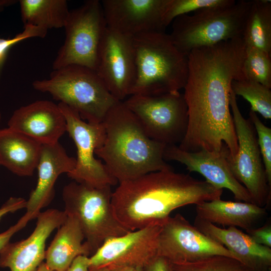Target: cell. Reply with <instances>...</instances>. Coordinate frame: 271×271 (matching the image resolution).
<instances>
[{
    "label": "cell",
    "instance_id": "cell-24",
    "mask_svg": "<svg viewBox=\"0 0 271 271\" xmlns=\"http://www.w3.org/2000/svg\"><path fill=\"white\" fill-rule=\"evenodd\" d=\"M22 21L45 30L64 28L69 14L66 0H20Z\"/></svg>",
    "mask_w": 271,
    "mask_h": 271
},
{
    "label": "cell",
    "instance_id": "cell-36",
    "mask_svg": "<svg viewBox=\"0 0 271 271\" xmlns=\"http://www.w3.org/2000/svg\"><path fill=\"white\" fill-rule=\"evenodd\" d=\"M89 257L81 255L76 257L64 271H90Z\"/></svg>",
    "mask_w": 271,
    "mask_h": 271
},
{
    "label": "cell",
    "instance_id": "cell-16",
    "mask_svg": "<svg viewBox=\"0 0 271 271\" xmlns=\"http://www.w3.org/2000/svg\"><path fill=\"white\" fill-rule=\"evenodd\" d=\"M229 151L225 145L219 152L201 150L190 152L178 146L167 145L164 153L166 161H174L186 166L190 172H196L205 177L207 182L216 188L229 190L238 201L252 203L247 189L232 173L227 161Z\"/></svg>",
    "mask_w": 271,
    "mask_h": 271
},
{
    "label": "cell",
    "instance_id": "cell-25",
    "mask_svg": "<svg viewBox=\"0 0 271 271\" xmlns=\"http://www.w3.org/2000/svg\"><path fill=\"white\" fill-rule=\"evenodd\" d=\"M242 39L246 47L270 54V1H252L244 24Z\"/></svg>",
    "mask_w": 271,
    "mask_h": 271
},
{
    "label": "cell",
    "instance_id": "cell-10",
    "mask_svg": "<svg viewBox=\"0 0 271 271\" xmlns=\"http://www.w3.org/2000/svg\"><path fill=\"white\" fill-rule=\"evenodd\" d=\"M229 104L232 110L238 142L234 157L229 152L227 161L236 179L248 191L252 203L261 207L268 206L271 192L260 154L256 133L249 119L242 116L237 105L236 96L231 89Z\"/></svg>",
    "mask_w": 271,
    "mask_h": 271
},
{
    "label": "cell",
    "instance_id": "cell-39",
    "mask_svg": "<svg viewBox=\"0 0 271 271\" xmlns=\"http://www.w3.org/2000/svg\"><path fill=\"white\" fill-rule=\"evenodd\" d=\"M35 271H53L46 264L43 262Z\"/></svg>",
    "mask_w": 271,
    "mask_h": 271
},
{
    "label": "cell",
    "instance_id": "cell-30",
    "mask_svg": "<svg viewBox=\"0 0 271 271\" xmlns=\"http://www.w3.org/2000/svg\"><path fill=\"white\" fill-rule=\"evenodd\" d=\"M249 115L257 134L258 144L267 182L271 187V129L261 122L256 112L250 110Z\"/></svg>",
    "mask_w": 271,
    "mask_h": 271
},
{
    "label": "cell",
    "instance_id": "cell-20",
    "mask_svg": "<svg viewBox=\"0 0 271 271\" xmlns=\"http://www.w3.org/2000/svg\"><path fill=\"white\" fill-rule=\"evenodd\" d=\"M200 231L225 247L251 271H269L271 248L255 242L247 233L236 227L220 228L195 218L194 225Z\"/></svg>",
    "mask_w": 271,
    "mask_h": 271
},
{
    "label": "cell",
    "instance_id": "cell-41",
    "mask_svg": "<svg viewBox=\"0 0 271 271\" xmlns=\"http://www.w3.org/2000/svg\"><path fill=\"white\" fill-rule=\"evenodd\" d=\"M0 119H1V113H0Z\"/></svg>",
    "mask_w": 271,
    "mask_h": 271
},
{
    "label": "cell",
    "instance_id": "cell-17",
    "mask_svg": "<svg viewBox=\"0 0 271 271\" xmlns=\"http://www.w3.org/2000/svg\"><path fill=\"white\" fill-rule=\"evenodd\" d=\"M66 218L64 211L56 209L40 212L36 227L27 238L9 242L0 251V267L11 271H35L45 259L47 238Z\"/></svg>",
    "mask_w": 271,
    "mask_h": 271
},
{
    "label": "cell",
    "instance_id": "cell-8",
    "mask_svg": "<svg viewBox=\"0 0 271 271\" xmlns=\"http://www.w3.org/2000/svg\"><path fill=\"white\" fill-rule=\"evenodd\" d=\"M107 27L102 5L98 0L87 1L70 11L64 27L65 40L53 62V69L77 65L95 71L100 45Z\"/></svg>",
    "mask_w": 271,
    "mask_h": 271
},
{
    "label": "cell",
    "instance_id": "cell-19",
    "mask_svg": "<svg viewBox=\"0 0 271 271\" xmlns=\"http://www.w3.org/2000/svg\"><path fill=\"white\" fill-rule=\"evenodd\" d=\"M76 160L70 157L59 143L42 145L37 169L38 178L36 188L27 200L24 216L29 221L37 217L42 208L47 206L54 197V185L58 177L74 169Z\"/></svg>",
    "mask_w": 271,
    "mask_h": 271
},
{
    "label": "cell",
    "instance_id": "cell-6",
    "mask_svg": "<svg viewBox=\"0 0 271 271\" xmlns=\"http://www.w3.org/2000/svg\"><path fill=\"white\" fill-rule=\"evenodd\" d=\"M252 1L241 0L222 7L209 8L176 18L169 34L176 48L187 56L192 50L242 37Z\"/></svg>",
    "mask_w": 271,
    "mask_h": 271
},
{
    "label": "cell",
    "instance_id": "cell-28",
    "mask_svg": "<svg viewBox=\"0 0 271 271\" xmlns=\"http://www.w3.org/2000/svg\"><path fill=\"white\" fill-rule=\"evenodd\" d=\"M171 271H251L238 260L215 255L190 262H170Z\"/></svg>",
    "mask_w": 271,
    "mask_h": 271
},
{
    "label": "cell",
    "instance_id": "cell-15",
    "mask_svg": "<svg viewBox=\"0 0 271 271\" xmlns=\"http://www.w3.org/2000/svg\"><path fill=\"white\" fill-rule=\"evenodd\" d=\"M167 0H103L108 28L132 37L164 32L163 17Z\"/></svg>",
    "mask_w": 271,
    "mask_h": 271
},
{
    "label": "cell",
    "instance_id": "cell-21",
    "mask_svg": "<svg viewBox=\"0 0 271 271\" xmlns=\"http://www.w3.org/2000/svg\"><path fill=\"white\" fill-rule=\"evenodd\" d=\"M42 144L8 127L0 129V165L20 176H32L37 169Z\"/></svg>",
    "mask_w": 271,
    "mask_h": 271
},
{
    "label": "cell",
    "instance_id": "cell-12",
    "mask_svg": "<svg viewBox=\"0 0 271 271\" xmlns=\"http://www.w3.org/2000/svg\"><path fill=\"white\" fill-rule=\"evenodd\" d=\"M95 71L117 100L130 95L137 67L133 37L107 27L100 45Z\"/></svg>",
    "mask_w": 271,
    "mask_h": 271
},
{
    "label": "cell",
    "instance_id": "cell-4",
    "mask_svg": "<svg viewBox=\"0 0 271 271\" xmlns=\"http://www.w3.org/2000/svg\"><path fill=\"white\" fill-rule=\"evenodd\" d=\"M137 74L130 95H158L183 89L188 74V58L164 32L133 37Z\"/></svg>",
    "mask_w": 271,
    "mask_h": 271
},
{
    "label": "cell",
    "instance_id": "cell-35",
    "mask_svg": "<svg viewBox=\"0 0 271 271\" xmlns=\"http://www.w3.org/2000/svg\"><path fill=\"white\" fill-rule=\"evenodd\" d=\"M144 271H171L170 262L160 255L156 256L146 266Z\"/></svg>",
    "mask_w": 271,
    "mask_h": 271
},
{
    "label": "cell",
    "instance_id": "cell-11",
    "mask_svg": "<svg viewBox=\"0 0 271 271\" xmlns=\"http://www.w3.org/2000/svg\"><path fill=\"white\" fill-rule=\"evenodd\" d=\"M58 105L66 122V131L77 148V158L74 170L69 177L78 183L100 187L116 185L118 181L107 172L101 161L94 157L95 151L103 144L105 130L102 123L91 124L84 121L79 114L66 104Z\"/></svg>",
    "mask_w": 271,
    "mask_h": 271
},
{
    "label": "cell",
    "instance_id": "cell-14",
    "mask_svg": "<svg viewBox=\"0 0 271 271\" xmlns=\"http://www.w3.org/2000/svg\"><path fill=\"white\" fill-rule=\"evenodd\" d=\"M162 225L150 226L108 239L89 257V268L112 265L144 268L158 255Z\"/></svg>",
    "mask_w": 271,
    "mask_h": 271
},
{
    "label": "cell",
    "instance_id": "cell-5",
    "mask_svg": "<svg viewBox=\"0 0 271 271\" xmlns=\"http://www.w3.org/2000/svg\"><path fill=\"white\" fill-rule=\"evenodd\" d=\"M32 85L37 91L50 94L91 124L101 123L110 108L120 101L95 70L80 65L53 70L49 78L35 80Z\"/></svg>",
    "mask_w": 271,
    "mask_h": 271
},
{
    "label": "cell",
    "instance_id": "cell-27",
    "mask_svg": "<svg viewBox=\"0 0 271 271\" xmlns=\"http://www.w3.org/2000/svg\"><path fill=\"white\" fill-rule=\"evenodd\" d=\"M241 75V79L257 82L270 88V54L254 48L245 46Z\"/></svg>",
    "mask_w": 271,
    "mask_h": 271
},
{
    "label": "cell",
    "instance_id": "cell-2",
    "mask_svg": "<svg viewBox=\"0 0 271 271\" xmlns=\"http://www.w3.org/2000/svg\"><path fill=\"white\" fill-rule=\"evenodd\" d=\"M222 189L172 169L119 183L111 205L119 222L129 231L163 224L174 210L220 199Z\"/></svg>",
    "mask_w": 271,
    "mask_h": 271
},
{
    "label": "cell",
    "instance_id": "cell-29",
    "mask_svg": "<svg viewBox=\"0 0 271 271\" xmlns=\"http://www.w3.org/2000/svg\"><path fill=\"white\" fill-rule=\"evenodd\" d=\"M234 0H167L163 17L166 28L177 17L196 11L209 8L232 5Z\"/></svg>",
    "mask_w": 271,
    "mask_h": 271
},
{
    "label": "cell",
    "instance_id": "cell-38",
    "mask_svg": "<svg viewBox=\"0 0 271 271\" xmlns=\"http://www.w3.org/2000/svg\"><path fill=\"white\" fill-rule=\"evenodd\" d=\"M17 2V1L15 0H0V12L3 11L5 8L11 6Z\"/></svg>",
    "mask_w": 271,
    "mask_h": 271
},
{
    "label": "cell",
    "instance_id": "cell-13",
    "mask_svg": "<svg viewBox=\"0 0 271 271\" xmlns=\"http://www.w3.org/2000/svg\"><path fill=\"white\" fill-rule=\"evenodd\" d=\"M215 255L237 259L225 247L202 233L180 214L170 216L162 224L158 238V255L170 262L177 263Z\"/></svg>",
    "mask_w": 271,
    "mask_h": 271
},
{
    "label": "cell",
    "instance_id": "cell-22",
    "mask_svg": "<svg viewBox=\"0 0 271 271\" xmlns=\"http://www.w3.org/2000/svg\"><path fill=\"white\" fill-rule=\"evenodd\" d=\"M196 218L212 224L239 227L245 230L266 214V208L252 203L232 202L221 199L196 205Z\"/></svg>",
    "mask_w": 271,
    "mask_h": 271
},
{
    "label": "cell",
    "instance_id": "cell-33",
    "mask_svg": "<svg viewBox=\"0 0 271 271\" xmlns=\"http://www.w3.org/2000/svg\"><path fill=\"white\" fill-rule=\"evenodd\" d=\"M28 221L23 216L16 224L10 227L6 231L0 233V251L10 242L9 241L12 236L24 228Z\"/></svg>",
    "mask_w": 271,
    "mask_h": 271
},
{
    "label": "cell",
    "instance_id": "cell-32",
    "mask_svg": "<svg viewBox=\"0 0 271 271\" xmlns=\"http://www.w3.org/2000/svg\"><path fill=\"white\" fill-rule=\"evenodd\" d=\"M247 234L257 243L269 247H271V225L264 224L257 228H250L246 230Z\"/></svg>",
    "mask_w": 271,
    "mask_h": 271
},
{
    "label": "cell",
    "instance_id": "cell-9",
    "mask_svg": "<svg viewBox=\"0 0 271 271\" xmlns=\"http://www.w3.org/2000/svg\"><path fill=\"white\" fill-rule=\"evenodd\" d=\"M123 102L152 140L166 145H176L183 139L188 116L183 93L133 94Z\"/></svg>",
    "mask_w": 271,
    "mask_h": 271
},
{
    "label": "cell",
    "instance_id": "cell-3",
    "mask_svg": "<svg viewBox=\"0 0 271 271\" xmlns=\"http://www.w3.org/2000/svg\"><path fill=\"white\" fill-rule=\"evenodd\" d=\"M102 123L105 138L95 154L119 183L172 169L164 159L167 145L150 138L123 101L110 108Z\"/></svg>",
    "mask_w": 271,
    "mask_h": 271
},
{
    "label": "cell",
    "instance_id": "cell-7",
    "mask_svg": "<svg viewBox=\"0 0 271 271\" xmlns=\"http://www.w3.org/2000/svg\"><path fill=\"white\" fill-rule=\"evenodd\" d=\"M111 186L100 187L72 182L62 191L66 214L78 222L84 237L83 244L89 255L109 238L131 231L117 220L111 205Z\"/></svg>",
    "mask_w": 271,
    "mask_h": 271
},
{
    "label": "cell",
    "instance_id": "cell-40",
    "mask_svg": "<svg viewBox=\"0 0 271 271\" xmlns=\"http://www.w3.org/2000/svg\"><path fill=\"white\" fill-rule=\"evenodd\" d=\"M90 271H111L108 266L89 268Z\"/></svg>",
    "mask_w": 271,
    "mask_h": 271
},
{
    "label": "cell",
    "instance_id": "cell-34",
    "mask_svg": "<svg viewBox=\"0 0 271 271\" xmlns=\"http://www.w3.org/2000/svg\"><path fill=\"white\" fill-rule=\"evenodd\" d=\"M27 200L22 198L11 197L0 208V220L6 214L26 208Z\"/></svg>",
    "mask_w": 271,
    "mask_h": 271
},
{
    "label": "cell",
    "instance_id": "cell-23",
    "mask_svg": "<svg viewBox=\"0 0 271 271\" xmlns=\"http://www.w3.org/2000/svg\"><path fill=\"white\" fill-rule=\"evenodd\" d=\"M84 235L77 221L67 215L45 252V262L53 271H64L79 255L89 256Z\"/></svg>",
    "mask_w": 271,
    "mask_h": 271
},
{
    "label": "cell",
    "instance_id": "cell-18",
    "mask_svg": "<svg viewBox=\"0 0 271 271\" xmlns=\"http://www.w3.org/2000/svg\"><path fill=\"white\" fill-rule=\"evenodd\" d=\"M8 127L22 133L42 145L53 144L66 131L65 117L58 104L38 100L16 110Z\"/></svg>",
    "mask_w": 271,
    "mask_h": 271
},
{
    "label": "cell",
    "instance_id": "cell-1",
    "mask_svg": "<svg viewBox=\"0 0 271 271\" xmlns=\"http://www.w3.org/2000/svg\"><path fill=\"white\" fill-rule=\"evenodd\" d=\"M245 55L242 37L191 51L184 97L188 108L186 134L178 147L195 152H219L224 145L234 157L237 139L229 97L233 80L242 79Z\"/></svg>",
    "mask_w": 271,
    "mask_h": 271
},
{
    "label": "cell",
    "instance_id": "cell-26",
    "mask_svg": "<svg viewBox=\"0 0 271 271\" xmlns=\"http://www.w3.org/2000/svg\"><path fill=\"white\" fill-rule=\"evenodd\" d=\"M231 89L236 96H241L250 103V110L271 118L270 88L253 81L238 79L232 81Z\"/></svg>",
    "mask_w": 271,
    "mask_h": 271
},
{
    "label": "cell",
    "instance_id": "cell-37",
    "mask_svg": "<svg viewBox=\"0 0 271 271\" xmlns=\"http://www.w3.org/2000/svg\"><path fill=\"white\" fill-rule=\"evenodd\" d=\"M108 267L111 271H144L143 268L138 267L116 265L109 266Z\"/></svg>",
    "mask_w": 271,
    "mask_h": 271
},
{
    "label": "cell",
    "instance_id": "cell-31",
    "mask_svg": "<svg viewBox=\"0 0 271 271\" xmlns=\"http://www.w3.org/2000/svg\"><path fill=\"white\" fill-rule=\"evenodd\" d=\"M47 30L32 25H25L22 32L17 34L14 38L4 39L0 38V71L10 49L17 43L27 39L39 37L43 38L47 34Z\"/></svg>",
    "mask_w": 271,
    "mask_h": 271
}]
</instances>
